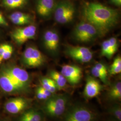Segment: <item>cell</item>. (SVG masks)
<instances>
[{
	"mask_svg": "<svg viewBox=\"0 0 121 121\" xmlns=\"http://www.w3.org/2000/svg\"><path fill=\"white\" fill-rule=\"evenodd\" d=\"M49 78L52 79L56 85L58 90L64 88L66 86L67 81L65 77L56 70H52L49 73Z\"/></svg>",
	"mask_w": 121,
	"mask_h": 121,
	"instance_id": "d6986e66",
	"label": "cell"
},
{
	"mask_svg": "<svg viewBox=\"0 0 121 121\" xmlns=\"http://www.w3.org/2000/svg\"><path fill=\"white\" fill-rule=\"evenodd\" d=\"M30 104V100L24 97L10 98L4 103V110L10 114L16 115L29 108Z\"/></svg>",
	"mask_w": 121,
	"mask_h": 121,
	"instance_id": "52a82bcc",
	"label": "cell"
},
{
	"mask_svg": "<svg viewBox=\"0 0 121 121\" xmlns=\"http://www.w3.org/2000/svg\"><path fill=\"white\" fill-rule=\"evenodd\" d=\"M60 73L65 77L67 82L72 85L78 83L82 77V70L80 67L76 65H63Z\"/></svg>",
	"mask_w": 121,
	"mask_h": 121,
	"instance_id": "30bf717a",
	"label": "cell"
},
{
	"mask_svg": "<svg viewBox=\"0 0 121 121\" xmlns=\"http://www.w3.org/2000/svg\"><path fill=\"white\" fill-rule=\"evenodd\" d=\"M0 121H8L6 120H0Z\"/></svg>",
	"mask_w": 121,
	"mask_h": 121,
	"instance_id": "d6a6232c",
	"label": "cell"
},
{
	"mask_svg": "<svg viewBox=\"0 0 121 121\" xmlns=\"http://www.w3.org/2000/svg\"><path fill=\"white\" fill-rule=\"evenodd\" d=\"M102 90V86L95 78L88 76L83 91L84 95L87 98H92L99 95Z\"/></svg>",
	"mask_w": 121,
	"mask_h": 121,
	"instance_id": "4fadbf2b",
	"label": "cell"
},
{
	"mask_svg": "<svg viewBox=\"0 0 121 121\" xmlns=\"http://www.w3.org/2000/svg\"><path fill=\"white\" fill-rule=\"evenodd\" d=\"M68 101V95L53 94L45 100L43 106V111L51 117H59L65 112Z\"/></svg>",
	"mask_w": 121,
	"mask_h": 121,
	"instance_id": "7a4b0ae2",
	"label": "cell"
},
{
	"mask_svg": "<svg viewBox=\"0 0 121 121\" xmlns=\"http://www.w3.org/2000/svg\"><path fill=\"white\" fill-rule=\"evenodd\" d=\"M2 60H3V58H2V56H1L0 55V64H1V62H2Z\"/></svg>",
	"mask_w": 121,
	"mask_h": 121,
	"instance_id": "1f68e13d",
	"label": "cell"
},
{
	"mask_svg": "<svg viewBox=\"0 0 121 121\" xmlns=\"http://www.w3.org/2000/svg\"><path fill=\"white\" fill-rule=\"evenodd\" d=\"M35 96L37 99L40 100H46L53 94L39 86L37 87L35 91Z\"/></svg>",
	"mask_w": 121,
	"mask_h": 121,
	"instance_id": "603a6c76",
	"label": "cell"
},
{
	"mask_svg": "<svg viewBox=\"0 0 121 121\" xmlns=\"http://www.w3.org/2000/svg\"><path fill=\"white\" fill-rule=\"evenodd\" d=\"M53 13L56 22L60 24H67L74 18L75 13L74 5L69 0H61L56 3Z\"/></svg>",
	"mask_w": 121,
	"mask_h": 121,
	"instance_id": "3957f363",
	"label": "cell"
},
{
	"mask_svg": "<svg viewBox=\"0 0 121 121\" xmlns=\"http://www.w3.org/2000/svg\"><path fill=\"white\" fill-rule=\"evenodd\" d=\"M118 47V41L115 37H111L104 40L101 45V55L103 56L111 59L116 52Z\"/></svg>",
	"mask_w": 121,
	"mask_h": 121,
	"instance_id": "2e32d148",
	"label": "cell"
},
{
	"mask_svg": "<svg viewBox=\"0 0 121 121\" xmlns=\"http://www.w3.org/2000/svg\"><path fill=\"white\" fill-rule=\"evenodd\" d=\"M121 72V56L116 57L111 65L109 73L111 75H115L120 73Z\"/></svg>",
	"mask_w": 121,
	"mask_h": 121,
	"instance_id": "cb8c5ba5",
	"label": "cell"
},
{
	"mask_svg": "<svg viewBox=\"0 0 121 121\" xmlns=\"http://www.w3.org/2000/svg\"><path fill=\"white\" fill-rule=\"evenodd\" d=\"M82 16L84 21L94 26L99 36H104L117 24L118 11L98 3L86 2L82 6Z\"/></svg>",
	"mask_w": 121,
	"mask_h": 121,
	"instance_id": "6da1fadb",
	"label": "cell"
},
{
	"mask_svg": "<svg viewBox=\"0 0 121 121\" xmlns=\"http://www.w3.org/2000/svg\"><path fill=\"white\" fill-rule=\"evenodd\" d=\"M45 60V57L42 52L34 46L28 47L23 53V63L28 67H38L43 65Z\"/></svg>",
	"mask_w": 121,
	"mask_h": 121,
	"instance_id": "5b68a950",
	"label": "cell"
},
{
	"mask_svg": "<svg viewBox=\"0 0 121 121\" xmlns=\"http://www.w3.org/2000/svg\"><path fill=\"white\" fill-rule=\"evenodd\" d=\"M110 2L117 6H121V0H110Z\"/></svg>",
	"mask_w": 121,
	"mask_h": 121,
	"instance_id": "4dcf8cb0",
	"label": "cell"
},
{
	"mask_svg": "<svg viewBox=\"0 0 121 121\" xmlns=\"http://www.w3.org/2000/svg\"><path fill=\"white\" fill-rule=\"evenodd\" d=\"M4 67L19 82L30 89V76L25 69L17 66H8Z\"/></svg>",
	"mask_w": 121,
	"mask_h": 121,
	"instance_id": "7c38bea8",
	"label": "cell"
},
{
	"mask_svg": "<svg viewBox=\"0 0 121 121\" xmlns=\"http://www.w3.org/2000/svg\"><path fill=\"white\" fill-rule=\"evenodd\" d=\"M43 113L36 108H28L21 113L17 121H43Z\"/></svg>",
	"mask_w": 121,
	"mask_h": 121,
	"instance_id": "e0dca14e",
	"label": "cell"
},
{
	"mask_svg": "<svg viewBox=\"0 0 121 121\" xmlns=\"http://www.w3.org/2000/svg\"><path fill=\"white\" fill-rule=\"evenodd\" d=\"M40 82L41 84L40 86L51 92L52 94H54V93L58 90L55 83L50 78H42L40 79Z\"/></svg>",
	"mask_w": 121,
	"mask_h": 121,
	"instance_id": "44dd1931",
	"label": "cell"
},
{
	"mask_svg": "<svg viewBox=\"0 0 121 121\" xmlns=\"http://www.w3.org/2000/svg\"><path fill=\"white\" fill-rule=\"evenodd\" d=\"M43 39L44 46L49 51L55 52L58 50L60 38L56 31L47 30L44 34Z\"/></svg>",
	"mask_w": 121,
	"mask_h": 121,
	"instance_id": "5bb4252c",
	"label": "cell"
},
{
	"mask_svg": "<svg viewBox=\"0 0 121 121\" xmlns=\"http://www.w3.org/2000/svg\"><path fill=\"white\" fill-rule=\"evenodd\" d=\"M36 30V26L30 25L23 27L16 28L12 32L11 36L17 44L21 45L29 39H34Z\"/></svg>",
	"mask_w": 121,
	"mask_h": 121,
	"instance_id": "ba28073f",
	"label": "cell"
},
{
	"mask_svg": "<svg viewBox=\"0 0 121 121\" xmlns=\"http://www.w3.org/2000/svg\"><path fill=\"white\" fill-rule=\"evenodd\" d=\"M74 38L80 43H87L94 40L99 34L95 27L87 22L82 21L75 26L73 32Z\"/></svg>",
	"mask_w": 121,
	"mask_h": 121,
	"instance_id": "277c9868",
	"label": "cell"
},
{
	"mask_svg": "<svg viewBox=\"0 0 121 121\" xmlns=\"http://www.w3.org/2000/svg\"><path fill=\"white\" fill-rule=\"evenodd\" d=\"M65 52L72 58L82 63L89 62L93 57L92 52L90 49L82 46H68Z\"/></svg>",
	"mask_w": 121,
	"mask_h": 121,
	"instance_id": "9c48e42d",
	"label": "cell"
},
{
	"mask_svg": "<svg viewBox=\"0 0 121 121\" xmlns=\"http://www.w3.org/2000/svg\"><path fill=\"white\" fill-rule=\"evenodd\" d=\"M95 114L90 109L82 106L71 108L65 115L64 121H93Z\"/></svg>",
	"mask_w": 121,
	"mask_h": 121,
	"instance_id": "8992f818",
	"label": "cell"
},
{
	"mask_svg": "<svg viewBox=\"0 0 121 121\" xmlns=\"http://www.w3.org/2000/svg\"><path fill=\"white\" fill-rule=\"evenodd\" d=\"M4 6L8 9H16L22 7L27 2V0H2Z\"/></svg>",
	"mask_w": 121,
	"mask_h": 121,
	"instance_id": "7402d4cb",
	"label": "cell"
},
{
	"mask_svg": "<svg viewBox=\"0 0 121 121\" xmlns=\"http://www.w3.org/2000/svg\"><path fill=\"white\" fill-rule=\"evenodd\" d=\"M0 25L4 26H8V23L3 16L2 13L0 12Z\"/></svg>",
	"mask_w": 121,
	"mask_h": 121,
	"instance_id": "f546056e",
	"label": "cell"
},
{
	"mask_svg": "<svg viewBox=\"0 0 121 121\" xmlns=\"http://www.w3.org/2000/svg\"><path fill=\"white\" fill-rule=\"evenodd\" d=\"M56 0H38L36 5L37 12L42 17H49L56 4Z\"/></svg>",
	"mask_w": 121,
	"mask_h": 121,
	"instance_id": "9a60e30c",
	"label": "cell"
},
{
	"mask_svg": "<svg viewBox=\"0 0 121 121\" xmlns=\"http://www.w3.org/2000/svg\"><path fill=\"white\" fill-rule=\"evenodd\" d=\"M108 98L113 100H119L121 99V82H117L110 87L108 93Z\"/></svg>",
	"mask_w": 121,
	"mask_h": 121,
	"instance_id": "ffe728a7",
	"label": "cell"
},
{
	"mask_svg": "<svg viewBox=\"0 0 121 121\" xmlns=\"http://www.w3.org/2000/svg\"><path fill=\"white\" fill-rule=\"evenodd\" d=\"M91 73L94 77L99 78L104 83H106L107 82L108 73H104L103 72L99 71L96 69L94 66L91 69Z\"/></svg>",
	"mask_w": 121,
	"mask_h": 121,
	"instance_id": "484cf974",
	"label": "cell"
},
{
	"mask_svg": "<svg viewBox=\"0 0 121 121\" xmlns=\"http://www.w3.org/2000/svg\"></svg>",
	"mask_w": 121,
	"mask_h": 121,
	"instance_id": "836d02e7",
	"label": "cell"
},
{
	"mask_svg": "<svg viewBox=\"0 0 121 121\" xmlns=\"http://www.w3.org/2000/svg\"><path fill=\"white\" fill-rule=\"evenodd\" d=\"M108 112L115 118L117 121H121V106L119 104H114L108 108Z\"/></svg>",
	"mask_w": 121,
	"mask_h": 121,
	"instance_id": "d4e9b609",
	"label": "cell"
},
{
	"mask_svg": "<svg viewBox=\"0 0 121 121\" xmlns=\"http://www.w3.org/2000/svg\"><path fill=\"white\" fill-rule=\"evenodd\" d=\"M13 52V48L12 46L10 45L7 50L4 52L3 54L2 55L3 60H7L11 56Z\"/></svg>",
	"mask_w": 121,
	"mask_h": 121,
	"instance_id": "4316f807",
	"label": "cell"
},
{
	"mask_svg": "<svg viewBox=\"0 0 121 121\" xmlns=\"http://www.w3.org/2000/svg\"><path fill=\"white\" fill-rule=\"evenodd\" d=\"M9 20L12 23L17 25H24L30 23L32 21L30 14L19 11L15 12L9 16Z\"/></svg>",
	"mask_w": 121,
	"mask_h": 121,
	"instance_id": "ac0fdd59",
	"label": "cell"
},
{
	"mask_svg": "<svg viewBox=\"0 0 121 121\" xmlns=\"http://www.w3.org/2000/svg\"><path fill=\"white\" fill-rule=\"evenodd\" d=\"M9 46V44L6 43H3L0 45V55L1 56H2L4 52L7 50Z\"/></svg>",
	"mask_w": 121,
	"mask_h": 121,
	"instance_id": "f1b7e54d",
	"label": "cell"
},
{
	"mask_svg": "<svg viewBox=\"0 0 121 121\" xmlns=\"http://www.w3.org/2000/svg\"><path fill=\"white\" fill-rule=\"evenodd\" d=\"M94 67L96 69L99 71L103 72L104 73H108V69L106 66L102 63H97L95 64Z\"/></svg>",
	"mask_w": 121,
	"mask_h": 121,
	"instance_id": "83f0119b",
	"label": "cell"
},
{
	"mask_svg": "<svg viewBox=\"0 0 121 121\" xmlns=\"http://www.w3.org/2000/svg\"><path fill=\"white\" fill-rule=\"evenodd\" d=\"M0 89L9 95H22V92L13 82L9 75L2 68L0 70Z\"/></svg>",
	"mask_w": 121,
	"mask_h": 121,
	"instance_id": "8fae6325",
	"label": "cell"
}]
</instances>
